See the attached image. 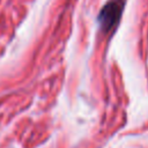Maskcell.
Masks as SVG:
<instances>
[{
  "label": "cell",
  "mask_w": 148,
  "mask_h": 148,
  "mask_svg": "<svg viewBox=\"0 0 148 148\" xmlns=\"http://www.w3.org/2000/svg\"><path fill=\"white\" fill-rule=\"evenodd\" d=\"M124 0H109L104 5L97 18L101 30L104 32H110V30L118 24L124 10Z\"/></svg>",
  "instance_id": "1"
}]
</instances>
